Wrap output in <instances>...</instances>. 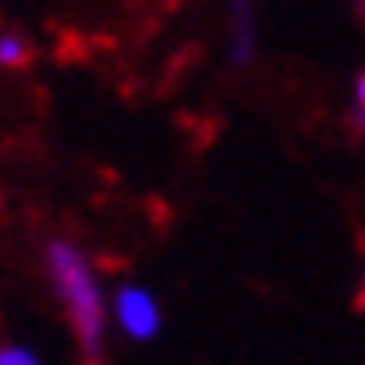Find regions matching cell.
Here are the masks:
<instances>
[{
    "label": "cell",
    "mask_w": 365,
    "mask_h": 365,
    "mask_svg": "<svg viewBox=\"0 0 365 365\" xmlns=\"http://www.w3.org/2000/svg\"><path fill=\"white\" fill-rule=\"evenodd\" d=\"M45 259H49V277L63 294V307L71 317V330L81 339V352L89 361H98L103 356V299H98L94 272L81 259V250L67 245V241H53Z\"/></svg>",
    "instance_id": "cell-1"
},
{
    "label": "cell",
    "mask_w": 365,
    "mask_h": 365,
    "mask_svg": "<svg viewBox=\"0 0 365 365\" xmlns=\"http://www.w3.org/2000/svg\"><path fill=\"white\" fill-rule=\"evenodd\" d=\"M116 317L134 339H152L156 325H160L156 303H152V294H143V289H120L116 294Z\"/></svg>",
    "instance_id": "cell-2"
},
{
    "label": "cell",
    "mask_w": 365,
    "mask_h": 365,
    "mask_svg": "<svg viewBox=\"0 0 365 365\" xmlns=\"http://www.w3.org/2000/svg\"><path fill=\"white\" fill-rule=\"evenodd\" d=\"M0 45H5V49H0V58H5V67L27 63V41H18V36H5Z\"/></svg>",
    "instance_id": "cell-3"
},
{
    "label": "cell",
    "mask_w": 365,
    "mask_h": 365,
    "mask_svg": "<svg viewBox=\"0 0 365 365\" xmlns=\"http://www.w3.org/2000/svg\"><path fill=\"white\" fill-rule=\"evenodd\" d=\"M0 365H36V356L27 348H5L0 352Z\"/></svg>",
    "instance_id": "cell-4"
},
{
    "label": "cell",
    "mask_w": 365,
    "mask_h": 365,
    "mask_svg": "<svg viewBox=\"0 0 365 365\" xmlns=\"http://www.w3.org/2000/svg\"><path fill=\"white\" fill-rule=\"evenodd\" d=\"M356 103H361V125H365V76H361V89H356Z\"/></svg>",
    "instance_id": "cell-5"
},
{
    "label": "cell",
    "mask_w": 365,
    "mask_h": 365,
    "mask_svg": "<svg viewBox=\"0 0 365 365\" xmlns=\"http://www.w3.org/2000/svg\"><path fill=\"white\" fill-rule=\"evenodd\" d=\"M361 307H365V281H361Z\"/></svg>",
    "instance_id": "cell-6"
}]
</instances>
